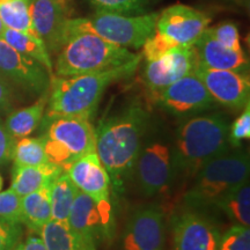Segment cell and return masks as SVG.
I'll return each mask as SVG.
<instances>
[{"instance_id":"1","label":"cell","mask_w":250,"mask_h":250,"mask_svg":"<svg viewBox=\"0 0 250 250\" xmlns=\"http://www.w3.org/2000/svg\"><path fill=\"white\" fill-rule=\"evenodd\" d=\"M151 122L149 112L139 103H132L95 130V152L115 187H122L132 176Z\"/></svg>"},{"instance_id":"2","label":"cell","mask_w":250,"mask_h":250,"mask_svg":"<svg viewBox=\"0 0 250 250\" xmlns=\"http://www.w3.org/2000/svg\"><path fill=\"white\" fill-rule=\"evenodd\" d=\"M142 58L143 56L138 55L133 61L121 66L93 73L73 77L51 76L44 112L46 120L62 116L92 118L105 89L111 83L132 76Z\"/></svg>"},{"instance_id":"3","label":"cell","mask_w":250,"mask_h":250,"mask_svg":"<svg viewBox=\"0 0 250 250\" xmlns=\"http://www.w3.org/2000/svg\"><path fill=\"white\" fill-rule=\"evenodd\" d=\"M229 123L220 114L186 118L174 134L177 175L193 177L205 164L230 149Z\"/></svg>"},{"instance_id":"4","label":"cell","mask_w":250,"mask_h":250,"mask_svg":"<svg viewBox=\"0 0 250 250\" xmlns=\"http://www.w3.org/2000/svg\"><path fill=\"white\" fill-rule=\"evenodd\" d=\"M138 55L102 39L89 31L73 34L55 62L56 77H73L93 73L126 64Z\"/></svg>"},{"instance_id":"5","label":"cell","mask_w":250,"mask_h":250,"mask_svg":"<svg viewBox=\"0 0 250 250\" xmlns=\"http://www.w3.org/2000/svg\"><path fill=\"white\" fill-rule=\"evenodd\" d=\"M248 153L227 151L212 159L197 171L184 199L192 211L208 210L228 191L249 180Z\"/></svg>"},{"instance_id":"6","label":"cell","mask_w":250,"mask_h":250,"mask_svg":"<svg viewBox=\"0 0 250 250\" xmlns=\"http://www.w3.org/2000/svg\"><path fill=\"white\" fill-rule=\"evenodd\" d=\"M132 176L143 195L147 197L166 192L179 177L174 137L161 124L153 125V121L149 124L134 164Z\"/></svg>"},{"instance_id":"7","label":"cell","mask_w":250,"mask_h":250,"mask_svg":"<svg viewBox=\"0 0 250 250\" xmlns=\"http://www.w3.org/2000/svg\"><path fill=\"white\" fill-rule=\"evenodd\" d=\"M210 23L204 12L176 4L159 13L154 33L143 45L146 62L156 59L175 48L192 46Z\"/></svg>"},{"instance_id":"8","label":"cell","mask_w":250,"mask_h":250,"mask_svg":"<svg viewBox=\"0 0 250 250\" xmlns=\"http://www.w3.org/2000/svg\"><path fill=\"white\" fill-rule=\"evenodd\" d=\"M159 12L122 15L96 11L90 18L71 19L68 39L79 31H89L126 49H139L154 33Z\"/></svg>"},{"instance_id":"9","label":"cell","mask_w":250,"mask_h":250,"mask_svg":"<svg viewBox=\"0 0 250 250\" xmlns=\"http://www.w3.org/2000/svg\"><path fill=\"white\" fill-rule=\"evenodd\" d=\"M43 139L48 161L62 171H67L77 159L95 152V129L87 117L54 118Z\"/></svg>"},{"instance_id":"10","label":"cell","mask_w":250,"mask_h":250,"mask_svg":"<svg viewBox=\"0 0 250 250\" xmlns=\"http://www.w3.org/2000/svg\"><path fill=\"white\" fill-rule=\"evenodd\" d=\"M152 94L161 109L171 116L184 120L208 110L215 104L214 99L193 72Z\"/></svg>"},{"instance_id":"11","label":"cell","mask_w":250,"mask_h":250,"mask_svg":"<svg viewBox=\"0 0 250 250\" xmlns=\"http://www.w3.org/2000/svg\"><path fill=\"white\" fill-rule=\"evenodd\" d=\"M67 225L76 241V250L98 248L99 241L110 240L114 235V218L103 213L98 204L80 190L72 204Z\"/></svg>"},{"instance_id":"12","label":"cell","mask_w":250,"mask_h":250,"mask_svg":"<svg viewBox=\"0 0 250 250\" xmlns=\"http://www.w3.org/2000/svg\"><path fill=\"white\" fill-rule=\"evenodd\" d=\"M29 14L33 29L49 54L57 55L68 40L70 0H30Z\"/></svg>"},{"instance_id":"13","label":"cell","mask_w":250,"mask_h":250,"mask_svg":"<svg viewBox=\"0 0 250 250\" xmlns=\"http://www.w3.org/2000/svg\"><path fill=\"white\" fill-rule=\"evenodd\" d=\"M196 74L215 102L225 107L239 110L249 103L250 79L247 73L230 70H213L197 64Z\"/></svg>"},{"instance_id":"14","label":"cell","mask_w":250,"mask_h":250,"mask_svg":"<svg viewBox=\"0 0 250 250\" xmlns=\"http://www.w3.org/2000/svg\"><path fill=\"white\" fill-rule=\"evenodd\" d=\"M0 74L27 92L44 94L51 74L35 59L24 56L0 39Z\"/></svg>"},{"instance_id":"15","label":"cell","mask_w":250,"mask_h":250,"mask_svg":"<svg viewBox=\"0 0 250 250\" xmlns=\"http://www.w3.org/2000/svg\"><path fill=\"white\" fill-rule=\"evenodd\" d=\"M66 173L81 192L88 195L105 215L112 217L111 181L96 152L77 159Z\"/></svg>"},{"instance_id":"16","label":"cell","mask_w":250,"mask_h":250,"mask_svg":"<svg viewBox=\"0 0 250 250\" xmlns=\"http://www.w3.org/2000/svg\"><path fill=\"white\" fill-rule=\"evenodd\" d=\"M164 218L161 208L153 205L134 211L122 236V250H164Z\"/></svg>"},{"instance_id":"17","label":"cell","mask_w":250,"mask_h":250,"mask_svg":"<svg viewBox=\"0 0 250 250\" xmlns=\"http://www.w3.org/2000/svg\"><path fill=\"white\" fill-rule=\"evenodd\" d=\"M197 65L196 51L192 46L175 48L161 57L146 62L143 79L152 93L191 73Z\"/></svg>"},{"instance_id":"18","label":"cell","mask_w":250,"mask_h":250,"mask_svg":"<svg viewBox=\"0 0 250 250\" xmlns=\"http://www.w3.org/2000/svg\"><path fill=\"white\" fill-rule=\"evenodd\" d=\"M219 228L198 211L177 215L173 224V250H218Z\"/></svg>"},{"instance_id":"19","label":"cell","mask_w":250,"mask_h":250,"mask_svg":"<svg viewBox=\"0 0 250 250\" xmlns=\"http://www.w3.org/2000/svg\"><path fill=\"white\" fill-rule=\"evenodd\" d=\"M197 64L213 70H230L246 73L249 68V59L241 50H234L224 45L206 28L201 37L193 44Z\"/></svg>"},{"instance_id":"20","label":"cell","mask_w":250,"mask_h":250,"mask_svg":"<svg viewBox=\"0 0 250 250\" xmlns=\"http://www.w3.org/2000/svg\"><path fill=\"white\" fill-rule=\"evenodd\" d=\"M62 173L61 168L50 162L40 166H14L11 190L23 197L41 188L50 186Z\"/></svg>"},{"instance_id":"21","label":"cell","mask_w":250,"mask_h":250,"mask_svg":"<svg viewBox=\"0 0 250 250\" xmlns=\"http://www.w3.org/2000/svg\"><path fill=\"white\" fill-rule=\"evenodd\" d=\"M48 98L49 90L42 94L34 104L12 111L8 115L5 121V126L15 140L28 137L39 127L41 121L44 117Z\"/></svg>"},{"instance_id":"22","label":"cell","mask_w":250,"mask_h":250,"mask_svg":"<svg viewBox=\"0 0 250 250\" xmlns=\"http://www.w3.org/2000/svg\"><path fill=\"white\" fill-rule=\"evenodd\" d=\"M22 224L31 232L39 233L48 221L51 220V204H50V186L21 197Z\"/></svg>"},{"instance_id":"23","label":"cell","mask_w":250,"mask_h":250,"mask_svg":"<svg viewBox=\"0 0 250 250\" xmlns=\"http://www.w3.org/2000/svg\"><path fill=\"white\" fill-rule=\"evenodd\" d=\"M218 210L234 225L249 227L250 225V187L249 180L224 195L215 204Z\"/></svg>"},{"instance_id":"24","label":"cell","mask_w":250,"mask_h":250,"mask_svg":"<svg viewBox=\"0 0 250 250\" xmlns=\"http://www.w3.org/2000/svg\"><path fill=\"white\" fill-rule=\"evenodd\" d=\"M1 39L20 54L35 59L36 62H39L41 65H43L48 70L51 76H54L52 74L54 64H52L51 56H50L43 41L39 37L22 33V31L5 28Z\"/></svg>"},{"instance_id":"25","label":"cell","mask_w":250,"mask_h":250,"mask_svg":"<svg viewBox=\"0 0 250 250\" xmlns=\"http://www.w3.org/2000/svg\"><path fill=\"white\" fill-rule=\"evenodd\" d=\"M79 192L76 184L72 182L66 171H62L50 184V204L51 220L67 223L72 204Z\"/></svg>"},{"instance_id":"26","label":"cell","mask_w":250,"mask_h":250,"mask_svg":"<svg viewBox=\"0 0 250 250\" xmlns=\"http://www.w3.org/2000/svg\"><path fill=\"white\" fill-rule=\"evenodd\" d=\"M29 5L30 0H0V19L6 28L39 37L31 26Z\"/></svg>"},{"instance_id":"27","label":"cell","mask_w":250,"mask_h":250,"mask_svg":"<svg viewBox=\"0 0 250 250\" xmlns=\"http://www.w3.org/2000/svg\"><path fill=\"white\" fill-rule=\"evenodd\" d=\"M12 160L14 166H40L46 164L44 139L42 137H24L15 142Z\"/></svg>"},{"instance_id":"28","label":"cell","mask_w":250,"mask_h":250,"mask_svg":"<svg viewBox=\"0 0 250 250\" xmlns=\"http://www.w3.org/2000/svg\"><path fill=\"white\" fill-rule=\"evenodd\" d=\"M39 234L46 250H76V241L67 223L50 220Z\"/></svg>"},{"instance_id":"29","label":"cell","mask_w":250,"mask_h":250,"mask_svg":"<svg viewBox=\"0 0 250 250\" xmlns=\"http://www.w3.org/2000/svg\"><path fill=\"white\" fill-rule=\"evenodd\" d=\"M158 0H89L96 11L122 15H139Z\"/></svg>"},{"instance_id":"30","label":"cell","mask_w":250,"mask_h":250,"mask_svg":"<svg viewBox=\"0 0 250 250\" xmlns=\"http://www.w3.org/2000/svg\"><path fill=\"white\" fill-rule=\"evenodd\" d=\"M218 250H250V229L233 225L220 236Z\"/></svg>"},{"instance_id":"31","label":"cell","mask_w":250,"mask_h":250,"mask_svg":"<svg viewBox=\"0 0 250 250\" xmlns=\"http://www.w3.org/2000/svg\"><path fill=\"white\" fill-rule=\"evenodd\" d=\"M250 138V104L243 108L242 114L229 125L228 131V142L230 147H240L243 140Z\"/></svg>"},{"instance_id":"32","label":"cell","mask_w":250,"mask_h":250,"mask_svg":"<svg viewBox=\"0 0 250 250\" xmlns=\"http://www.w3.org/2000/svg\"><path fill=\"white\" fill-rule=\"evenodd\" d=\"M22 224L0 218V250H14L20 243Z\"/></svg>"},{"instance_id":"33","label":"cell","mask_w":250,"mask_h":250,"mask_svg":"<svg viewBox=\"0 0 250 250\" xmlns=\"http://www.w3.org/2000/svg\"><path fill=\"white\" fill-rule=\"evenodd\" d=\"M0 218L22 224L21 197L13 190L8 189L6 191H0Z\"/></svg>"},{"instance_id":"34","label":"cell","mask_w":250,"mask_h":250,"mask_svg":"<svg viewBox=\"0 0 250 250\" xmlns=\"http://www.w3.org/2000/svg\"><path fill=\"white\" fill-rule=\"evenodd\" d=\"M208 31L212 37L223 43L224 45L234 50H241V42H240V33L236 24L233 22H223L218 26L208 28Z\"/></svg>"},{"instance_id":"35","label":"cell","mask_w":250,"mask_h":250,"mask_svg":"<svg viewBox=\"0 0 250 250\" xmlns=\"http://www.w3.org/2000/svg\"><path fill=\"white\" fill-rule=\"evenodd\" d=\"M15 140L6 129L5 123L0 120V166L7 165L13 156Z\"/></svg>"},{"instance_id":"36","label":"cell","mask_w":250,"mask_h":250,"mask_svg":"<svg viewBox=\"0 0 250 250\" xmlns=\"http://www.w3.org/2000/svg\"><path fill=\"white\" fill-rule=\"evenodd\" d=\"M12 103V92L7 80L0 74V111L8 110Z\"/></svg>"},{"instance_id":"37","label":"cell","mask_w":250,"mask_h":250,"mask_svg":"<svg viewBox=\"0 0 250 250\" xmlns=\"http://www.w3.org/2000/svg\"><path fill=\"white\" fill-rule=\"evenodd\" d=\"M22 250H46L44 242L39 233H31L22 243Z\"/></svg>"},{"instance_id":"38","label":"cell","mask_w":250,"mask_h":250,"mask_svg":"<svg viewBox=\"0 0 250 250\" xmlns=\"http://www.w3.org/2000/svg\"><path fill=\"white\" fill-rule=\"evenodd\" d=\"M5 24L2 23V21H1V19H0V39H1V36H2V33H4V30H5Z\"/></svg>"},{"instance_id":"39","label":"cell","mask_w":250,"mask_h":250,"mask_svg":"<svg viewBox=\"0 0 250 250\" xmlns=\"http://www.w3.org/2000/svg\"><path fill=\"white\" fill-rule=\"evenodd\" d=\"M2 186H4V180H2L1 175H0V191H1V189H2Z\"/></svg>"},{"instance_id":"40","label":"cell","mask_w":250,"mask_h":250,"mask_svg":"<svg viewBox=\"0 0 250 250\" xmlns=\"http://www.w3.org/2000/svg\"><path fill=\"white\" fill-rule=\"evenodd\" d=\"M14 250H22V243H19V245L17 246V248H15Z\"/></svg>"},{"instance_id":"41","label":"cell","mask_w":250,"mask_h":250,"mask_svg":"<svg viewBox=\"0 0 250 250\" xmlns=\"http://www.w3.org/2000/svg\"><path fill=\"white\" fill-rule=\"evenodd\" d=\"M77 250H98V248H81V249H77Z\"/></svg>"}]
</instances>
